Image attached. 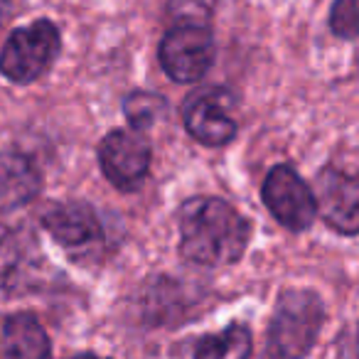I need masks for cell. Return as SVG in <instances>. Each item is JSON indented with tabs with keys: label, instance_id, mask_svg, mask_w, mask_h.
<instances>
[{
	"label": "cell",
	"instance_id": "6da1fadb",
	"mask_svg": "<svg viewBox=\"0 0 359 359\" xmlns=\"http://www.w3.org/2000/svg\"><path fill=\"white\" fill-rule=\"evenodd\" d=\"M249 222L219 197H195L180 212V254L197 266H229L249 244Z\"/></svg>",
	"mask_w": 359,
	"mask_h": 359
},
{
	"label": "cell",
	"instance_id": "7a4b0ae2",
	"mask_svg": "<svg viewBox=\"0 0 359 359\" xmlns=\"http://www.w3.org/2000/svg\"><path fill=\"white\" fill-rule=\"evenodd\" d=\"M325 318L323 300L310 290L290 288L278 298L264 359H303L313 349Z\"/></svg>",
	"mask_w": 359,
	"mask_h": 359
},
{
	"label": "cell",
	"instance_id": "3957f363",
	"mask_svg": "<svg viewBox=\"0 0 359 359\" xmlns=\"http://www.w3.org/2000/svg\"><path fill=\"white\" fill-rule=\"evenodd\" d=\"M60 30L55 22L37 20L15 30L0 52V72L15 84H30L40 79L60 55Z\"/></svg>",
	"mask_w": 359,
	"mask_h": 359
},
{
	"label": "cell",
	"instance_id": "277c9868",
	"mask_svg": "<svg viewBox=\"0 0 359 359\" xmlns=\"http://www.w3.org/2000/svg\"><path fill=\"white\" fill-rule=\"evenodd\" d=\"M215 62V40L207 25L197 20H180L165 32L160 42V65L165 74L180 84L197 81Z\"/></svg>",
	"mask_w": 359,
	"mask_h": 359
},
{
	"label": "cell",
	"instance_id": "5b68a950",
	"mask_svg": "<svg viewBox=\"0 0 359 359\" xmlns=\"http://www.w3.org/2000/svg\"><path fill=\"white\" fill-rule=\"evenodd\" d=\"M264 202L269 212L290 231H303L315 222L313 190L303 182L298 172L288 165H276L264 182Z\"/></svg>",
	"mask_w": 359,
	"mask_h": 359
},
{
	"label": "cell",
	"instance_id": "8992f818",
	"mask_svg": "<svg viewBox=\"0 0 359 359\" xmlns=\"http://www.w3.org/2000/svg\"><path fill=\"white\" fill-rule=\"evenodd\" d=\"M182 121H185L187 133L210 148L226 145L236 135L231 96L217 86L192 91L182 106Z\"/></svg>",
	"mask_w": 359,
	"mask_h": 359
},
{
	"label": "cell",
	"instance_id": "52a82bcc",
	"mask_svg": "<svg viewBox=\"0 0 359 359\" xmlns=\"http://www.w3.org/2000/svg\"><path fill=\"white\" fill-rule=\"evenodd\" d=\"M101 170L116 190L133 192L143 185L150 168V145L140 133L114 130L101 140Z\"/></svg>",
	"mask_w": 359,
	"mask_h": 359
},
{
	"label": "cell",
	"instance_id": "ba28073f",
	"mask_svg": "<svg viewBox=\"0 0 359 359\" xmlns=\"http://www.w3.org/2000/svg\"><path fill=\"white\" fill-rule=\"evenodd\" d=\"M315 212L342 234L354 236L359 229V185L352 175L325 168L315 182Z\"/></svg>",
	"mask_w": 359,
	"mask_h": 359
},
{
	"label": "cell",
	"instance_id": "9c48e42d",
	"mask_svg": "<svg viewBox=\"0 0 359 359\" xmlns=\"http://www.w3.org/2000/svg\"><path fill=\"white\" fill-rule=\"evenodd\" d=\"M42 226L50 231L52 239L65 246H84L101 239V222L89 205L81 202H67V205H52L42 212Z\"/></svg>",
	"mask_w": 359,
	"mask_h": 359
},
{
	"label": "cell",
	"instance_id": "30bf717a",
	"mask_svg": "<svg viewBox=\"0 0 359 359\" xmlns=\"http://www.w3.org/2000/svg\"><path fill=\"white\" fill-rule=\"evenodd\" d=\"M42 185L40 170L20 153H0V215L22 207L37 197Z\"/></svg>",
	"mask_w": 359,
	"mask_h": 359
},
{
	"label": "cell",
	"instance_id": "8fae6325",
	"mask_svg": "<svg viewBox=\"0 0 359 359\" xmlns=\"http://www.w3.org/2000/svg\"><path fill=\"white\" fill-rule=\"evenodd\" d=\"M6 359H50V337L35 315H11L3 325Z\"/></svg>",
	"mask_w": 359,
	"mask_h": 359
},
{
	"label": "cell",
	"instance_id": "7c38bea8",
	"mask_svg": "<svg viewBox=\"0 0 359 359\" xmlns=\"http://www.w3.org/2000/svg\"><path fill=\"white\" fill-rule=\"evenodd\" d=\"M254 342L244 325H231L222 332L207 334L195 349V359H249Z\"/></svg>",
	"mask_w": 359,
	"mask_h": 359
},
{
	"label": "cell",
	"instance_id": "4fadbf2b",
	"mask_svg": "<svg viewBox=\"0 0 359 359\" xmlns=\"http://www.w3.org/2000/svg\"><path fill=\"white\" fill-rule=\"evenodd\" d=\"M123 111L128 123L135 130H148L168 114V101L158 94H148V91H135L123 101Z\"/></svg>",
	"mask_w": 359,
	"mask_h": 359
},
{
	"label": "cell",
	"instance_id": "5bb4252c",
	"mask_svg": "<svg viewBox=\"0 0 359 359\" xmlns=\"http://www.w3.org/2000/svg\"><path fill=\"white\" fill-rule=\"evenodd\" d=\"M330 27L344 40L357 37V0H337L330 15Z\"/></svg>",
	"mask_w": 359,
	"mask_h": 359
},
{
	"label": "cell",
	"instance_id": "9a60e30c",
	"mask_svg": "<svg viewBox=\"0 0 359 359\" xmlns=\"http://www.w3.org/2000/svg\"><path fill=\"white\" fill-rule=\"evenodd\" d=\"M8 8H11V0H0V27H3V20L8 15Z\"/></svg>",
	"mask_w": 359,
	"mask_h": 359
},
{
	"label": "cell",
	"instance_id": "2e32d148",
	"mask_svg": "<svg viewBox=\"0 0 359 359\" xmlns=\"http://www.w3.org/2000/svg\"><path fill=\"white\" fill-rule=\"evenodd\" d=\"M74 359H101V357H96V354H81V357H74Z\"/></svg>",
	"mask_w": 359,
	"mask_h": 359
}]
</instances>
